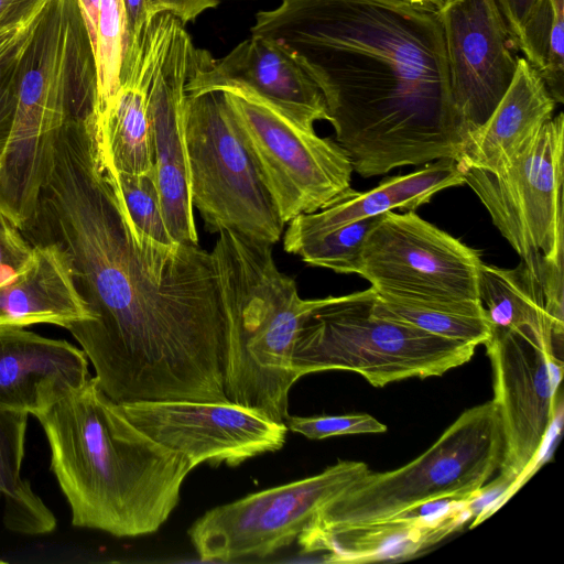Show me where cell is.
<instances>
[{
    "label": "cell",
    "mask_w": 564,
    "mask_h": 564,
    "mask_svg": "<svg viewBox=\"0 0 564 564\" xmlns=\"http://www.w3.org/2000/svg\"><path fill=\"white\" fill-rule=\"evenodd\" d=\"M63 253L90 319L67 330L117 403L228 401L227 317L217 265L199 243L164 246L133 227L96 126L68 120L21 229Z\"/></svg>",
    "instance_id": "1"
},
{
    "label": "cell",
    "mask_w": 564,
    "mask_h": 564,
    "mask_svg": "<svg viewBox=\"0 0 564 564\" xmlns=\"http://www.w3.org/2000/svg\"><path fill=\"white\" fill-rule=\"evenodd\" d=\"M251 35L303 57L360 176L459 161L464 135L438 14L380 0H282L256 14Z\"/></svg>",
    "instance_id": "2"
},
{
    "label": "cell",
    "mask_w": 564,
    "mask_h": 564,
    "mask_svg": "<svg viewBox=\"0 0 564 564\" xmlns=\"http://www.w3.org/2000/svg\"><path fill=\"white\" fill-rule=\"evenodd\" d=\"M35 416L73 525L126 538L153 533L167 520L189 460L133 425L95 377Z\"/></svg>",
    "instance_id": "3"
},
{
    "label": "cell",
    "mask_w": 564,
    "mask_h": 564,
    "mask_svg": "<svg viewBox=\"0 0 564 564\" xmlns=\"http://www.w3.org/2000/svg\"><path fill=\"white\" fill-rule=\"evenodd\" d=\"M212 253L227 317L226 398L285 423L297 381L292 354L299 330L330 296L302 299L294 279L278 269L272 245L234 230L218 232Z\"/></svg>",
    "instance_id": "4"
},
{
    "label": "cell",
    "mask_w": 564,
    "mask_h": 564,
    "mask_svg": "<svg viewBox=\"0 0 564 564\" xmlns=\"http://www.w3.org/2000/svg\"><path fill=\"white\" fill-rule=\"evenodd\" d=\"M376 291L330 296L304 319L292 354L296 379L330 370L356 372L376 388L442 376L473 357L476 346L376 316Z\"/></svg>",
    "instance_id": "5"
},
{
    "label": "cell",
    "mask_w": 564,
    "mask_h": 564,
    "mask_svg": "<svg viewBox=\"0 0 564 564\" xmlns=\"http://www.w3.org/2000/svg\"><path fill=\"white\" fill-rule=\"evenodd\" d=\"M503 434L494 400L465 410L424 453L384 473L369 471L319 509L306 525L384 520L443 499L476 500L499 470Z\"/></svg>",
    "instance_id": "6"
},
{
    "label": "cell",
    "mask_w": 564,
    "mask_h": 564,
    "mask_svg": "<svg viewBox=\"0 0 564 564\" xmlns=\"http://www.w3.org/2000/svg\"><path fill=\"white\" fill-rule=\"evenodd\" d=\"M192 204L210 232L274 245L285 223L239 131L224 91L189 96L185 110Z\"/></svg>",
    "instance_id": "7"
},
{
    "label": "cell",
    "mask_w": 564,
    "mask_h": 564,
    "mask_svg": "<svg viewBox=\"0 0 564 564\" xmlns=\"http://www.w3.org/2000/svg\"><path fill=\"white\" fill-rule=\"evenodd\" d=\"M492 224L540 282L564 267V115L552 117L503 170L460 166Z\"/></svg>",
    "instance_id": "8"
},
{
    "label": "cell",
    "mask_w": 564,
    "mask_h": 564,
    "mask_svg": "<svg viewBox=\"0 0 564 564\" xmlns=\"http://www.w3.org/2000/svg\"><path fill=\"white\" fill-rule=\"evenodd\" d=\"M224 94L285 224L321 209L350 187L354 167L336 141L318 137L256 97Z\"/></svg>",
    "instance_id": "9"
},
{
    "label": "cell",
    "mask_w": 564,
    "mask_h": 564,
    "mask_svg": "<svg viewBox=\"0 0 564 564\" xmlns=\"http://www.w3.org/2000/svg\"><path fill=\"white\" fill-rule=\"evenodd\" d=\"M370 471L338 460L322 473L206 511L188 536L203 561L265 557L294 542L316 512Z\"/></svg>",
    "instance_id": "10"
},
{
    "label": "cell",
    "mask_w": 564,
    "mask_h": 564,
    "mask_svg": "<svg viewBox=\"0 0 564 564\" xmlns=\"http://www.w3.org/2000/svg\"><path fill=\"white\" fill-rule=\"evenodd\" d=\"M480 254L414 210L387 212L369 229L356 274L377 294L415 301L479 299Z\"/></svg>",
    "instance_id": "11"
},
{
    "label": "cell",
    "mask_w": 564,
    "mask_h": 564,
    "mask_svg": "<svg viewBox=\"0 0 564 564\" xmlns=\"http://www.w3.org/2000/svg\"><path fill=\"white\" fill-rule=\"evenodd\" d=\"M484 345L503 434L500 475L489 485L510 487L542 453L555 419L563 362L550 356L529 332L492 327Z\"/></svg>",
    "instance_id": "12"
},
{
    "label": "cell",
    "mask_w": 564,
    "mask_h": 564,
    "mask_svg": "<svg viewBox=\"0 0 564 564\" xmlns=\"http://www.w3.org/2000/svg\"><path fill=\"white\" fill-rule=\"evenodd\" d=\"M119 406L133 425L182 454L193 468L202 463L237 466L279 451L288 432L285 423L228 401H138Z\"/></svg>",
    "instance_id": "13"
},
{
    "label": "cell",
    "mask_w": 564,
    "mask_h": 564,
    "mask_svg": "<svg viewBox=\"0 0 564 564\" xmlns=\"http://www.w3.org/2000/svg\"><path fill=\"white\" fill-rule=\"evenodd\" d=\"M438 17L452 99L465 141L508 89L518 48L496 0H447Z\"/></svg>",
    "instance_id": "14"
},
{
    "label": "cell",
    "mask_w": 564,
    "mask_h": 564,
    "mask_svg": "<svg viewBox=\"0 0 564 564\" xmlns=\"http://www.w3.org/2000/svg\"><path fill=\"white\" fill-rule=\"evenodd\" d=\"M185 90L249 95L311 130L316 121H328L324 96L303 57L271 37L251 35L220 58L196 47Z\"/></svg>",
    "instance_id": "15"
},
{
    "label": "cell",
    "mask_w": 564,
    "mask_h": 564,
    "mask_svg": "<svg viewBox=\"0 0 564 564\" xmlns=\"http://www.w3.org/2000/svg\"><path fill=\"white\" fill-rule=\"evenodd\" d=\"M195 46L178 21L150 94L154 171L167 229L177 242L198 243L185 143L186 83Z\"/></svg>",
    "instance_id": "16"
},
{
    "label": "cell",
    "mask_w": 564,
    "mask_h": 564,
    "mask_svg": "<svg viewBox=\"0 0 564 564\" xmlns=\"http://www.w3.org/2000/svg\"><path fill=\"white\" fill-rule=\"evenodd\" d=\"M178 21L172 13L159 12L148 15L131 34L118 91L110 106L97 115L102 154L118 173L139 174L154 169L150 94Z\"/></svg>",
    "instance_id": "17"
},
{
    "label": "cell",
    "mask_w": 564,
    "mask_h": 564,
    "mask_svg": "<svg viewBox=\"0 0 564 564\" xmlns=\"http://www.w3.org/2000/svg\"><path fill=\"white\" fill-rule=\"evenodd\" d=\"M475 500L443 498L394 517L357 524L306 525L296 541L303 553H326L330 563L400 560L435 545L473 514Z\"/></svg>",
    "instance_id": "18"
},
{
    "label": "cell",
    "mask_w": 564,
    "mask_h": 564,
    "mask_svg": "<svg viewBox=\"0 0 564 564\" xmlns=\"http://www.w3.org/2000/svg\"><path fill=\"white\" fill-rule=\"evenodd\" d=\"M84 350L24 327L0 328V408L33 415L90 378Z\"/></svg>",
    "instance_id": "19"
},
{
    "label": "cell",
    "mask_w": 564,
    "mask_h": 564,
    "mask_svg": "<svg viewBox=\"0 0 564 564\" xmlns=\"http://www.w3.org/2000/svg\"><path fill=\"white\" fill-rule=\"evenodd\" d=\"M463 184L459 163L453 159H440L425 164L419 171L386 177L367 192L349 187L321 209L291 219L283 243L319 237L347 224L392 209L415 210L430 202L436 193Z\"/></svg>",
    "instance_id": "20"
},
{
    "label": "cell",
    "mask_w": 564,
    "mask_h": 564,
    "mask_svg": "<svg viewBox=\"0 0 564 564\" xmlns=\"http://www.w3.org/2000/svg\"><path fill=\"white\" fill-rule=\"evenodd\" d=\"M555 107L539 73L518 56L500 101L485 123L466 137L459 165L490 172L506 169L553 117Z\"/></svg>",
    "instance_id": "21"
},
{
    "label": "cell",
    "mask_w": 564,
    "mask_h": 564,
    "mask_svg": "<svg viewBox=\"0 0 564 564\" xmlns=\"http://www.w3.org/2000/svg\"><path fill=\"white\" fill-rule=\"evenodd\" d=\"M90 318L54 245H34L26 265L0 283V328L53 324L67 329Z\"/></svg>",
    "instance_id": "22"
},
{
    "label": "cell",
    "mask_w": 564,
    "mask_h": 564,
    "mask_svg": "<svg viewBox=\"0 0 564 564\" xmlns=\"http://www.w3.org/2000/svg\"><path fill=\"white\" fill-rule=\"evenodd\" d=\"M479 299L492 327L531 333L552 357L562 349L564 328L556 325L542 284L521 262L514 269L482 263L479 273Z\"/></svg>",
    "instance_id": "23"
},
{
    "label": "cell",
    "mask_w": 564,
    "mask_h": 564,
    "mask_svg": "<svg viewBox=\"0 0 564 564\" xmlns=\"http://www.w3.org/2000/svg\"><path fill=\"white\" fill-rule=\"evenodd\" d=\"M29 413L0 408V498L10 531L37 535L56 527L53 512L21 475Z\"/></svg>",
    "instance_id": "24"
},
{
    "label": "cell",
    "mask_w": 564,
    "mask_h": 564,
    "mask_svg": "<svg viewBox=\"0 0 564 564\" xmlns=\"http://www.w3.org/2000/svg\"><path fill=\"white\" fill-rule=\"evenodd\" d=\"M371 311L376 316L476 347L484 345L491 333V326L480 300L415 301L376 293Z\"/></svg>",
    "instance_id": "25"
},
{
    "label": "cell",
    "mask_w": 564,
    "mask_h": 564,
    "mask_svg": "<svg viewBox=\"0 0 564 564\" xmlns=\"http://www.w3.org/2000/svg\"><path fill=\"white\" fill-rule=\"evenodd\" d=\"M553 99L564 102V0H539L517 41Z\"/></svg>",
    "instance_id": "26"
},
{
    "label": "cell",
    "mask_w": 564,
    "mask_h": 564,
    "mask_svg": "<svg viewBox=\"0 0 564 564\" xmlns=\"http://www.w3.org/2000/svg\"><path fill=\"white\" fill-rule=\"evenodd\" d=\"M129 42L123 0H100L95 39L91 43L98 84L97 115L112 102Z\"/></svg>",
    "instance_id": "27"
},
{
    "label": "cell",
    "mask_w": 564,
    "mask_h": 564,
    "mask_svg": "<svg viewBox=\"0 0 564 564\" xmlns=\"http://www.w3.org/2000/svg\"><path fill=\"white\" fill-rule=\"evenodd\" d=\"M380 216L347 224L319 237L283 243V249L308 265L336 273H356L366 236Z\"/></svg>",
    "instance_id": "28"
},
{
    "label": "cell",
    "mask_w": 564,
    "mask_h": 564,
    "mask_svg": "<svg viewBox=\"0 0 564 564\" xmlns=\"http://www.w3.org/2000/svg\"><path fill=\"white\" fill-rule=\"evenodd\" d=\"M117 182L135 230L161 245L175 246L162 210L154 169L132 174L116 172Z\"/></svg>",
    "instance_id": "29"
},
{
    "label": "cell",
    "mask_w": 564,
    "mask_h": 564,
    "mask_svg": "<svg viewBox=\"0 0 564 564\" xmlns=\"http://www.w3.org/2000/svg\"><path fill=\"white\" fill-rule=\"evenodd\" d=\"M288 430L310 440H324L348 434L384 433L387 426L367 413L344 415L288 416Z\"/></svg>",
    "instance_id": "30"
},
{
    "label": "cell",
    "mask_w": 564,
    "mask_h": 564,
    "mask_svg": "<svg viewBox=\"0 0 564 564\" xmlns=\"http://www.w3.org/2000/svg\"><path fill=\"white\" fill-rule=\"evenodd\" d=\"M34 22L35 20L0 57V156L13 127L19 100V65Z\"/></svg>",
    "instance_id": "31"
},
{
    "label": "cell",
    "mask_w": 564,
    "mask_h": 564,
    "mask_svg": "<svg viewBox=\"0 0 564 564\" xmlns=\"http://www.w3.org/2000/svg\"><path fill=\"white\" fill-rule=\"evenodd\" d=\"M33 246L22 231L0 212V283L26 265Z\"/></svg>",
    "instance_id": "32"
},
{
    "label": "cell",
    "mask_w": 564,
    "mask_h": 564,
    "mask_svg": "<svg viewBox=\"0 0 564 564\" xmlns=\"http://www.w3.org/2000/svg\"><path fill=\"white\" fill-rule=\"evenodd\" d=\"M218 0H144L148 15L169 12L183 24L195 20L204 11L217 7Z\"/></svg>",
    "instance_id": "33"
},
{
    "label": "cell",
    "mask_w": 564,
    "mask_h": 564,
    "mask_svg": "<svg viewBox=\"0 0 564 564\" xmlns=\"http://www.w3.org/2000/svg\"><path fill=\"white\" fill-rule=\"evenodd\" d=\"M50 0H0V30L32 22Z\"/></svg>",
    "instance_id": "34"
},
{
    "label": "cell",
    "mask_w": 564,
    "mask_h": 564,
    "mask_svg": "<svg viewBox=\"0 0 564 564\" xmlns=\"http://www.w3.org/2000/svg\"><path fill=\"white\" fill-rule=\"evenodd\" d=\"M508 24L511 36L517 41L522 26L539 0H496ZM518 48V47H517Z\"/></svg>",
    "instance_id": "35"
},
{
    "label": "cell",
    "mask_w": 564,
    "mask_h": 564,
    "mask_svg": "<svg viewBox=\"0 0 564 564\" xmlns=\"http://www.w3.org/2000/svg\"><path fill=\"white\" fill-rule=\"evenodd\" d=\"M129 40L131 34L147 19L144 0H123Z\"/></svg>",
    "instance_id": "36"
},
{
    "label": "cell",
    "mask_w": 564,
    "mask_h": 564,
    "mask_svg": "<svg viewBox=\"0 0 564 564\" xmlns=\"http://www.w3.org/2000/svg\"><path fill=\"white\" fill-rule=\"evenodd\" d=\"M384 3L400 7L414 9L422 12L438 14L447 0H380Z\"/></svg>",
    "instance_id": "37"
},
{
    "label": "cell",
    "mask_w": 564,
    "mask_h": 564,
    "mask_svg": "<svg viewBox=\"0 0 564 564\" xmlns=\"http://www.w3.org/2000/svg\"><path fill=\"white\" fill-rule=\"evenodd\" d=\"M32 22L18 28L0 30V57L18 41Z\"/></svg>",
    "instance_id": "38"
},
{
    "label": "cell",
    "mask_w": 564,
    "mask_h": 564,
    "mask_svg": "<svg viewBox=\"0 0 564 564\" xmlns=\"http://www.w3.org/2000/svg\"><path fill=\"white\" fill-rule=\"evenodd\" d=\"M218 1H220V0H218Z\"/></svg>",
    "instance_id": "39"
},
{
    "label": "cell",
    "mask_w": 564,
    "mask_h": 564,
    "mask_svg": "<svg viewBox=\"0 0 564 564\" xmlns=\"http://www.w3.org/2000/svg\"><path fill=\"white\" fill-rule=\"evenodd\" d=\"M1 562V561H0Z\"/></svg>",
    "instance_id": "40"
}]
</instances>
